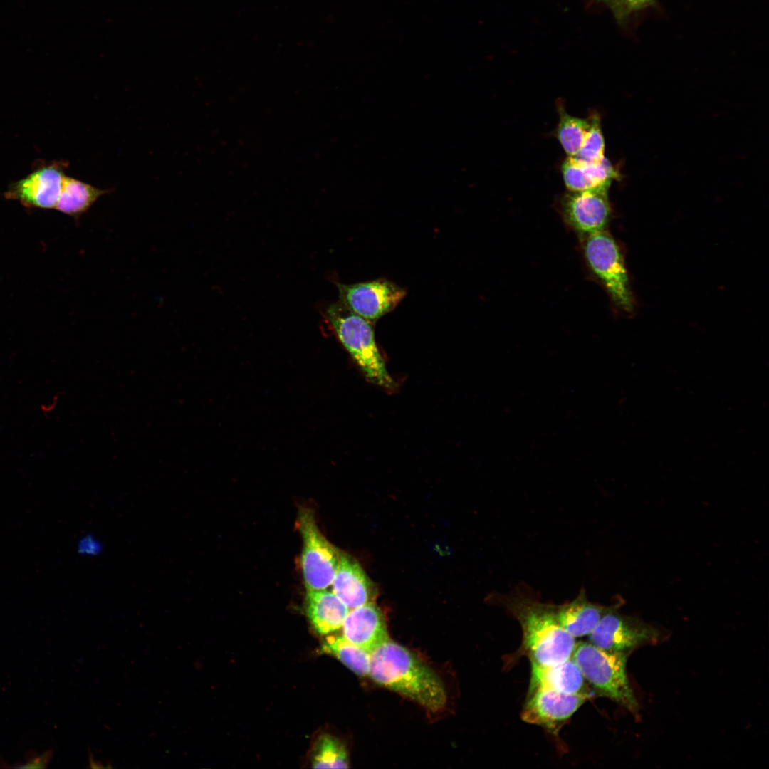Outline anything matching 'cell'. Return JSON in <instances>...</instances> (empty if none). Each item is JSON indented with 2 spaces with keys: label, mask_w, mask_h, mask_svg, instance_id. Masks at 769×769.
<instances>
[{
  "label": "cell",
  "mask_w": 769,
  "mask_h": 769,
  "mask_svg": "<svg viewBox=\"0 0 769 769\" xmlns=\"http://www.w3.org/2000/svg\"><path fill=\"white\" fill-rule=\"evenodd\" d=\"M68 167L64 160L39 162L29 174L11 183L4 197L27 208L55 209Z\"/></svg>",
  "instance_id": "8"
},
{
  "label": "cell",
  "mask_w": 769,
  "mask_h": 769,
  "mask_svg": "<svg viewBox=\"0 0 769 769\" xmlns=\"http://www.w3.org/2000/svg\"><path fill=\"white\" fill-rule=\"evenodd\" d=\"M605 606L589 600L581 588L571 601L556 605L558 619L561 626L575 639L588 636L602 617L615 605Z\"/></svg>",
  "instance_id": "16"
},
{
  "label": "cell",
  "mask_w": 769,
  "mask_h": 769,
  "mask_svg": "<svg viewBox=\"0 0 769 769\" xmlns=\"http://www.w3.org/2000/svg\"><path fill=\"white\" fill-rule=\"evenodd\" d=\"M340 303L351 312L375 321L394 310L404 298V289L384 279L338 284Z\"/></svg>",
  "instance_id": "9"
},
{
  "label": "cell",
  "mask_w": 769,
  "mask_h": 769,
  "mask_svg": "<svg viewBox=\"0 0 769 769\" xmlns=\"http://www.w3.org/2000/svg\"><path fill=\"white\" fill-rule=\"evenodd\" d=\"M341 627L347 639L370 654L389 639L384 617L375 602L350 610Z\"/></svg>",
  "instance_id": "13"
},
{
  "label": "cell",
  "mask_w": 769,
  "mask_h": 769,
  "mask_svg": "<svg viewBox=\"0 0 769 769\" xmlns=\"http://www.w3.org/2000/svg\"><path fill=\"white\" fill-rule=\"evenodd\" d=\"M312 767L314 768H347L348 758L344 745L330 735L320 736L313 748Z\"/></svg>",
  "instance_id": "21"
},
{
  "label": "cell",
  "mask_w": 769,
  "mask_h": 769,
  "mask_svg": "<svg viewBox=\"0 0 769 769\" xmlns=\"http://www.w3.org/2000/svg\"><path fill=\"white\" fill-rule=\"evenodd\" d=\"M298 528L303 539L301 567L306 590L328 589L338 568L339 550L322 534L311 510L300 509Z\"/></svg>",
  "instance_id": "6"
},
{
  "label": "cell",
  "mask_w": 769,
  "mask_h": 769,
  "mask_svg": "<svg viewBox=\"0 0 769 769\" xmlns=\"http://www.w3.org/2000/svg\"><path fill=\"white\" fill-rule=\"evenodd\" d=\"M53 751L51 750H46L41 755L35 756L31 759H29L25 765L19 766L22 768H44L47 766L49 761L51 759Z\"/></svg>",
  "instance_id": "24"
},
{
  "label": "cell",
  "mask_w": 769,
  "mask_h": 769,
  "mask_svg": "<svg viewBox=\"0 0 769 769\" xmlns=\"http://www.w3.org/2000/svg\"><path fill=\"white\" fill-rule=\"evenodd\" d=\"M498 603L516 619L522 629V642L515 656H526L530 663L553 665L570 658L575 639L560 624L556 605L542 602L527 586L501 594Z\"/></svg>",
  "instance_id": "1"
},
{
  "label": "cell",
  "mask_w": 769,
  "mask_h": 769,
  "mask_svg": "<svg viewBox=\"0 0 769 769\" xmlns=\"http://www.w3.org/2000/svg\"><path fill=\"white\" fill-rule=\"evenodd\" d=\"M113 189H101L77 179L65 176L56 208L77 222L103 195Z\"/></svg>",
  "instance_id": "18"
},
{
  "label": "cell",
  "mask_w": 769,
  "mask_h": 769,
  "mask_svg": "<svg viewBox=\"0 0 769 769\" xmlns=\"http://www.w3.org/2000/svg\"><path fill=\"white\" fill-rule=\"evenodd\" d=\"M628 655L580 641L576 642L571 657L596 696L607 697L636 715L639 705L626 671Z\"/></svg>",
  "instance_id": "3"
},
{
  "label": "cell",
  "mask_w": 769,
  "mask_h": 769,
  "mask_svg": "<svg viewBox=\"0 0 769 769\" xmlns=\"http://www.w3.org/2000/svg\"><path fill=\"white\" fill-rule=\"evenodd\" d=\"M321 650L335 656L357 675H369L370 654L350 642L342 634L328 636L322 643Z\"/></svg>",
  "instance_id": "19"
},
{
  "label": "cell",
  "mask_w": 769,
  "mask_h": 769,
  "mask_svg": "<svg viewBox=\"0 0 769 769\" xmlns=\"http://www.w3.org/2000/svg\"><path fill=\"white\" fill-rule=\"evenodd\" d=\"M559 122L555 130V137L568 156L575 157L578 153L590 126L589 119L579 118L569 115L560 105Z\"/></svg>",
  "instance_id": "20"
},
{
  "label": "cell",
  "mask_w": 769,
  "mask_h": 769,
  "mask_svg": "<svg viewBox=\"0 0 769 769\" xmlns=\"http://www.w3.org/2000/svg\"><path fill=\"white\" fill-rule=\"evenodd\" d=\"M327 315L338 338L365 377L377 386L394 389L395 382L376 344L370 322L340 303L331 305L327 310Z\"/></svg>",
  "instance_id": "4"
},
{
  "label": "cell",
  "mask_w": 769,
  "mask_h": 769,
  "mask_svg": "<svg viewBox=\"0 0 769 769\" xmlns=\"http://www.w3.org/2000/svg\"><path fill=\"white\" fill-rule=\"evenodd\" d=\"M583 253L588 266L600 279L616 306L634 309L627 271L622 251L607 230L585 236Z\"/></svg>",
  "instance_id": "5"
},
{
  "label": "cell",
  "mask_w": 769,
  "mask_h": 769,
  "mask_svg": "<svg viewBox=\"0 0 769 769\" xmlns=\"http://www.w3.org/2000/svg\"><path fill=\"white\" fill-rule=\"evenodd\" d=\"M614 13L617 19L622 20L627 14L626 0H600Z\"/></svg>",
  "instance_id": "25"
},
{
  "label": "cell",
  "mask_w": 769,
  "mask_h": 769,
  "mask_svg": "<svg viewBox=\"0 0 769 769\" xmlns=\"http://www.w3.org/2000/svg\"><path fill=\"white\" fill-rule=\"evenodd\" d=\"M560 206L565 221L585 236L606 230L612 214L605 189L570 192Z\"/></svg>",
  "instance_id": "11"
},
{
  "label": "cell",
  "mask_w": 769,
  "mask_h": 769,
  "mask_svg": "<svg viewBox=\"0 0 769 769\" xmlns=\"http://www.w3.org/2000/svg\"><path fill=\"white\" fill-rule=\"evenodd\" d=\"M333 592L352 610L375 602L377 590L360 564L349 554L339 550L338 568L331 584Z\"/></svg>",
  "instance_id": "12"
},
{
  "label": "cell",
  "mask_w": 769,
  "mask_h": 769,
  "mask_svg": "<svg viewBox=\"0 0 769 769\" xmlns=\"http://www.w3.org/2000/svg\"><path fill=\"white\" fill-rule=\"evenodd\" d=\"M586 695L567 694L547 689L528 692L521 712L523 721L557 734L561 727L587 701Z\"/></svg>",
  "instance_id": "10"
},
{
  "label": "cell",
  "mask_w": 769,
  "mask_h": 769,
  "mask_svg": "<svg viewBox=\"0 0 769 769\" xmlns=\"http://www.w3.org/2000/svg\"><path fill=\"white\" fill-rule=\"evenodd\" d=\"M530 664L528 692L547 689L567 694H583L591 699L596 697L572 657L553 665Z\"/></svg>",
  "instance_id": "14"
},
{
  "label": "cell",
  "mask_w": 769,
  "mask_h": 769,
  "mask_svg": "<svg viewBox=\"0 0 769 769\" xmlns=\"http://www.w3.org/2000/svg\"><path fill=\"white\" fill-rule=\"evenodd\" d=\"M76 549L78 553L85 557L93 558L98 556L103 551V543L93 534H85L80 538L77 542Z\"/></svg>",
  "instance_id": "23"
},
{
  "label": "cell",
  "mask_w": 769,
  "mask_h": 769,
  "mask_svg": "<svg viewBox=\"0 0 769 769\" xmlns=\"http://www.w3.org/2000/svg\"><path fill=\"white\" fill-rule=\"evenodd\" d=\"M618 605L608 611L588 635L593 645L607 651L628 654L636 647L656 642L660 632L637 618L617 612Z\"/></svg>",
  "instance_id": "7"
},
{
  "label": "cell",
  "mask_w": 769,
  "mask_h": 769,
  "mask_svg": "<svg viewBox=\"0 0 769 769\" xmlns=\"http://www.w3.org/2000/svg\"><path fill=\"white\" fill-rule=\"evenodd\" d=\"M654 2V0H626L628 14L644 9Z\"/></svg>",
  "instance_id": "26"
},
{
  "label": "cell",
  "mask_w": 769,
  "mask_h": 769,
  "mask_svg": "<svg viewBox=\"0 0 769 769\" xmlns=\"http://www.w3.org/2000/svg\"><path fill=\"white\" fill-rule=\"evenodd\" d=\"M305 610L315 631L325 635L341 628L350 610L328 589L306 590Z\"/></svg>",
  "instance_id": "17"
},
{
  "label": "cell",
  "mask_w": 769,
  "mask_h": 769,
  "mask_svg": "<svg viewBox=\"0 0 769 769\" xmlns=\"http://www.w3.org/2000/svg\"><path fill=\"white\" fill-rule=\"evenodd\" d=\"M369 675L431 712L441 710L446 693L438 675L407 648L387 640L370 654Z\"/></svg>",
  "instance_id": "2"
},
{
  "label": "cell",
  "mask_w": 769,
  "mask_h": 769,
  "mask_svg": "<svg viewBox=\"0 0 769 769\" xmlns=\"http://www.w3.org/2000/svg\"><path fill=\"white\" fill-rule=\"evenodd\" d=\"M561 171L570 192L609 189L612 182L619 176L606 157L599 162H588L568 156L562 164Z\"/></svg>",
  "instance_id": "15"
},
{
  "label": "cell",
  "mask_w": 769,
  "mask_h": 769,
  "mask_svg": "<svg viewBox=\"0 0 769 769\" xmlns=\"http://www.w3.org/2000/svg\"><path fill=\"white\" fill-rule=\"evenodd\" d=\"M589 120L588 130L578 153L575 157L588 162H599L605 158V140L600 120L597 115H592Z\"/></svg>",
  "instance_id": "22"
}]
</instances>
